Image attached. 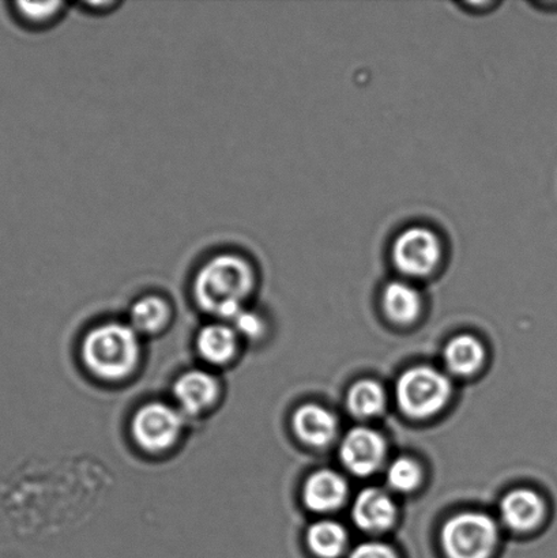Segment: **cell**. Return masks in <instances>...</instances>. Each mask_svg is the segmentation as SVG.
<instances>
[{"label": "cell", "mask_w": 557, "mask_h": 558, "mask_svg": "<svg viewBox=\"0 0 557 558\" xmlns=\"http://www.w3.org/2000/svg\"><path fill=\"white\" fill-rule=\"evenodd\" d=\"M352 518L364 532L382 533L395 523L396 506L384 490L364 489L353 502Z\"/></svg>", "instance_id": "9c48e42d"}, {"label": "cell", "mask_w": 557, "mask_h": 558, "mask_svg": "<svg viewBox=\"0 0 557 558\" xmlns=\"http://www.w3.org/2000/svg\"><path fill=\"white\" fill-rule=\"evenodd\" d=\"M138 332L123 323H106L93 328L82 343L87 369L104 380H122L140 363Z\"/></svg>", "instance_id": "7a4b0ae2"}, {"label": "cell", "mask_w": 557, "mask_h": 558, "mask_svg": "<svg viewBox=\"0 0 557 558\" xmlns=\"http://www.w3.org/2000/svg\"><path fill=\"white\" fill-rule=\"evenodd\" d=\"M547 507L542 496L532 489L511 490L500 502V515L514 532H532L542 524Z\"/></svg>", "instance_id": "ba28073f"}, {"label": "cell", "mask_w": 557, "mask_h": 558, "mask_svg": "<svg viewBox=\"0 0 557 558\" xmlns=\"http://www.w3.org/2000/svg\"><path fill=\"white\" fill-rule=\"evenodd\" d=\"M238 332L228 323H211L198 333L196 348L207 363L223 365L238 353Z\"/></svg>", "instance_id": "4fadbf2b"}, {"label": "cell", "mask_w": 557, "mask_h": 558, "mask_svg": "<svg viewBox=\"0 0 557 558\" xmlns=\"http://www.w3.org/2000/svg\"><path fill=\"white\" fill-rule=\"evenodd\" d=\"M171 317V304L166 298L156 293L145 294L131 305L130 326L138 333L150 336L166 328Z\"/></svg>", "instance_id": "9a60e30c"}, {"label": "cell", "mask_w": 557, "mask_h": 558, "mask_svg": "<svg viewBox=\"0 0 557 558\" xmlns=\"http://www.w3.org/2000/svg\"><path fill=\"white\" fill-rule=\"evenodd\" d=\"M183 429V417L169 404H145L135 413L131 432L136 442L150 452H161L178 441Z\"/></svg>", "instance_id": "8992f818"}, {"label": "cell", "mask_w": 557, "mask_h": 558, "mask_svg": "<svg viewBox=\"0 0 557 558\" xmlns=\"http://www.w3.org/2000/svg\"><path fill=\"white\" fill-rule=\"evenodd\" d=\"M498 539V526L494 519L482 512H463L452 517L440 534L446 558H493Z\"/></svg>", "instance_id": "3957f363"}, {"label": "cell", "mask_w": 557, "mask_h": 558, "mask_svg": "<svg viewBox=\"0 0 557 558\" xmlns=\"http://www.w3.org/2000/svg\"><path fill=\"white\" fill-rule=\"evenodd\" d=\"M340 457L349 472L370 475L382 466L386 457V442L378 432L370 428H353L343 437Z\"/></svg>", "instance_id": "52a82bcc"}, {"label": "cell", "mask_w": 557, "mask_h": 558, "mask_svg": "<svg viewBox=\"0 0 557 558\" xmlns=\"http://www.w3.org/2000/svg\"><path fill=\"white\" fill-rule=\"evenodd\" d=\"M348 484L346 478L331 470L314 473L304 485V505L315 512H331L346 502Z\"/></svg>", "instance_id": "7c38bea8"}, {"label": "cell", "mask_w": 557, "mask_h": 558, "mask_svg": "<svg viewBox=\"0 0 557 558\" xmlns=\"http://www.w3.org/2000/svg\"><path fill=\"white\" fill-rule=\"evenodd\" d=\"M311 554L318 558H340L348 546L346 529L336 522L324 521L313 524L307 533Z\"/></svg>", "instance_id": "e0dca14e"}, {"label": "cell", "mask_w": 557, "mask_h": 558, "mask_svg": "<svg viewBox=\"0 0 557 558\" xmlns=\"http://www.w3.org/2000/svg\"><path fill=\"white\" fill-rule=\"evenodd\" d=\"M258 284V270L249 255L234 250L211 254L193 278V298L205 314L231 322L245 308Z\"/></svg>", "instance_id": "6da1fadb"}, {"label": "cell", "mask_w": 557, "mask_h": 558, "mask_svg": "<svg viewBox=\"0 0 557 558\" xmlns=\"http://www.w3.org/2000/svg\"><path fill=\"white\" fill-rule=\"evenodd\" d=\"M382 306L389 319L397 325H409L422 311V295L407 281H391L382 294Z\"/></svg>", "instance_id": "5bb4252c"}, {"label": "cell", "mask_w": 557, "mask_h": 558, "mask_svg": "<svg viewBox=\"0 0 557 558\" xmlns=\"http://www.w3.org/2000/svg\"><path fill=\"white\" fill-rule=\"evenodd\" d=\"M348 558H400L391 546L382 543L360 544Z\"/></svg>", "instance_id": "7402d4cb"}, {"label": "cell", "mask_w": 557, "mask_h": 558, "mask_svg": "<svg viewBox=\"0 0 557 558\" xmlns=\"http://www.w3.org/2000/svg\"><path fill=\"white\" fill-rule=\"evenodd\" d=\"M483 360V344L472 336H458L446 344L445 364L451 374L472 375L482 366Z\"/></svg>", "instance_id": "2e32d148"}, {"label": "cell", "mask_w": 557, "mask_h": 558, "mask_svg": "<svg viewBox=\"0 0 557 558\" xmlns=\"http://www.w3.org/2000/svg\"><path fill=\"white\" fill-rule=\"evenodd\" d=\"M450 396L449 377L429 366L409 369L397 381L398 407L409 417H431L446 407Z\"/></svg>", "instance_id": "277c9868"}, {"label": "cell", "mask_w": 557, "mask_h": 558, "mask_svg": "<svg viewBox=\"0 0 557 558\" xmlns=\"http://www.w3.org/2000/svg\"><path fill=\"white\" fill-rule=\"evenodd\" d=\"M347 407L358 418H371L384 412L386 393L384 387L375 380H362L348 392Z\"/></svg>", "instance_id": "ac0fdd59"}, {"label": "cell", "mask_w": 557, "mask_h": 558, "mask_svg": "<svg viewBox=\"0 0 557 558\" xmlns=\"http://www.w3.org/2000/svg\"><path fill=\"white\" fill-rule=\"evenodd\" d=\"M233 330L239 337L256 339L264 336L265 320L255 311L244 308L231 320Z\"/></svg>", "instance_id": "44dd1931"}, {"label": "cell", "mask_w": 557, "mask_h": 558, "mask_svg": "<svg viewBox=\"0 0 557 558\" xmlns=\"http://www.w3.org/2000/svg\"><path fill=\"white\" fill-rule=\"evenodd\" d=\"M80 8L84 9L86 13L95 14V15H104L111 13L120 8L119 2H102V0H98V2H84L80 3Z\"/></svg>", "instance_id": "603a6c76"}, {"label": "cell", "mask_w": 557, "mask_h": 558, "mask_svg": "<svg viewBox=\"0 0 557 558\" xmlns=\"http://www.w3.org/2000/svg\"><path fill=\"white\" fill-rule=\"evenodd\" d=\"M68 4L64 2H15L13 3L14 19L27 29H48L63 19Z\"/></svg>", "instance_id": "d6986e66"}, {"label": "cell", "mask_w": 557, "mask_h": 558, "mask_svg": "<svg viewBox=\"0 0 557 558\" xmlns=\"http://www.w3.org/2000/svg\"><path fill=\"white\" fill-rule=\"evenodd\" d=\"M392 264L409 278H425L438 269L444 259V244L433 229L411 227L392 243Z\"/></svg>", "instance_id": "5b68a950"}, {"label": "cell", "mask_w": 557, "mask_h": 558, "mask_svg": "<svg viewBox=\"0 0 557 558\" xmlns=\"http://www.w3.org/2000/svg\"><path fill=\"white\" fill-rule=\"evenodd\" d=\"M292 424L299 439L311 447L330 445L338 429L336 415L316 403L300 407L293 414Z\"/></svg>", "instance_id": "30bf717a"}, {"label": "cell", "mask_w": 557, "mask_h": 558, "mask_svg": "<svg viewBox=\"0 0 557 558\" xmlns=\"http://www.w3.org/2000/svg\"><path fill=\"white\" fill-rule=\"evenodd\" d=\"M422 469L412 459L398 458L387 469L386 481L391 489L407 494L422 483Z\"/></svg>", "instance_id": "ffe728a7"}, {"label": "cell", "mask_w": 557, "mask_h": 558, "mask_svg": "<svg viewBox=\"0 0 557 558\" xmlns=\"http://www.w3.org/2000/svg\"><path fill=\"white\" fill-rule=\"evenodd\" d=\"M218 383L204 371H190L179 377L173 386V396L184 413L199 414L215 404Z\"/></svg>", "instance_id": "8fae6325"}]
</instances>
